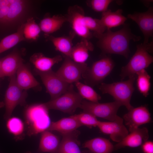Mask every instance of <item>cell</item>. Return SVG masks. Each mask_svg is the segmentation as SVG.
<instances>
[{
    "label": "cell",
    "mask_w": 153,
    "mask_h": 153,
    "mask_svg": "<svg viewBox=\"0 0 153 153\" xmlns=\"http://www.w3.org/2000/svg\"><path fill=\"white\" fill-rule=\"evenodd\" d=\"M62 60L60 55L50 58L45 56L41 53H35L30 58V61L34 66L35 69L41 71L45 72L52 70L55 64L58 63Z\"/></svg>",
    "instance_id": "obj_20"
},
{
    "label": "cell",
    "mask_w": 153,
    "mask_h": 153,
    "mask_svg": "<svg viewBox=\"0 0 153 153\" xmlns=\"http://www.w3.org/2000/svg\"><path fill=\"white\" fill-rule=\"evenodd\" d=\"M88 67L86 63H77L65 56L63 64L56 72L65 82L71 84L79 81Z\"/></svg>",
    "instance_id": "obj_11"
},
{
    "label": "cell",
    "mask_w": 153,
    "mask_h": 153,
    "mask_svg": "<svg viewBox=\"0 0 153 153\" xmlns=\"http://www.w3.org/2000/svg\"><path fill=\"white\" fill-rule=\"evenodd\" d=\"M78 134V132L76 130L62 134V138L57 153H82L77 140Z\"/></svg>",
    "instance_id": "obj_19"
},
{
    "label": "cell",
    "mask_w": 153,
    "mask_h": 153,
    "mask_svg": "<svg viewBox=\"0 0 153 153\" xmlns=\"http://www.w3.org/2000/svg\"><path fill=\"white\" fill-rule=\"evenodd\" d=\"M112 0H92L88 1V5L93 10L99 12H104L108 10Z\"/></svg>",
    "instance_id": "obj_35"
},
{
    "label": "cell",
    "mask_w": 153,
    "mask_h": 153,
    "mask_svg": "<svg viewBox=\"0 0 153 153\" xmlns=\"http://www.w3.org/2000/svg\"><path fill=\"white\" fill-rule=\"evenodd\" d=\"M98 38V46L103 53L120 55L128 58L130 41H138L141 37L133 34L129 25L124 24L121 29L115 32L107 29Z\"/></svg>",
    "instance_id": "obj_1"
},
{
    "label": "cell",
    "mask_w": 153,
    "mask_h": 153,
    "mask_svg": "<svg viewBox=\"0 0 153 153\" xmlns=\"http://www.w3.org/2000/svg\"><path fill=\"white\" fill-rule=\"evenodd\" d=\"M84 16L83 10L76 5L69 8L65 17L67 21L69 23L74 34L82 39L88 40L93 35L85 26L84 21Z\"/></svg>",
    "instance_id": "obj_12"
},
{
    "label": "cell",
    "mask_w": 153,
    "mask_h": 153,
    "mask_svg": "<svg viewBox=\"0 0 153 153\" xmlns=\"http://www.w3.org/2000/svg\"><path fill=\"white\" fill-rule=\"evenodd\" d=\"M122 106L120 103L116 101L100 103L83 99L79 108L83 110V112L111 121L120 117L117 115V112Z\"/></svg>",
    "instance_id": "obj_6"
},
{
    "label": "cell",
    "mask_w": 153,
    "mask_h": 153,
    "mask_svg": "<svg viewBox=\"0 0 153 153\" xmlns=\"http://www.w3.org/2000/svg\"><path fill=\"white\" fill-rule=\"evenodd\" d=\"M94 49V46L90 42L82 39L73 46L70 58L76 63H85L89 56V52L93 51Z\"/></svg>",
    "instance_id": "obj_22"
},
{
    "label": "cell",
    "mask_w": 153,
    "mask_h": 153,
    "mask_svg": "<svg viewBox=\"0 0 153 153\" xmlns=\"http://www.w3.org/2000/svg\"><path fill=\"white\" fill-rule=\"evenodd\" d=\"M58 137L50 131L41 133L39 150L43 152L57 153L60 144Z\"/></svg>",
    "instance_id": "obj_24"
},
{
    "label": "cell",
    "mask_w": 153,
    "mask_h": 153,
    "mask_svg": "<svg viewBox=\"0 0 153 153\" xmlns=\"http://www.w3.org/2000/svg\"><path fill=\"white\" fill-rule=\"evenodd\" d=\"M128 134L120 142L114 146V150L126 147L135 148L148 141L149 135L146 128H138L129 131Z\"/></svg>",
    "instance_id": "obj_16"
},
{
    "label": "cell",
    "mask_w": 153,
    "mask_h": 153,
    "mask_svg": "<svg viewBox=\"0 0 153 153\" xmlns=\"http://www.w3.org/2000/svg\"><path fill=\"white\" fill-rule=\"evenodd\" d=\"M84 21L86 27L90 31H93V35L97 38L105 32L107 29L100 19L85 15Z\"/></svg>",
    "instance_id": "obj_33"
},
{
    "label": "cell",
    "mask_w": 153,
    "mask_h": 153,
    "mask_svg": "<svg viewBox=\"0 0 153 153\" xmlns=\"http://www.w3.org/2000/svg\"><path fill=\"white\" fill-rule=\"evenodd\" d=\"M10 78L4 102L5 109L4 118L6 120L11 117L17 106L27 105L26 100L27 94L26 90L21 89L17 84L16 80V74L10 77Z\"/></svg>",
    "instance_id": "obj_8"
},
{
    "label": "cell",
    "mask_w": 153,
    "mask_h": 153,
    "mask_svg": "<svg viewBox=\"0 0 153 153\" xmlns=\"http://www.w3.org/2000/svg\"><path fill=\"white\" fill-rule=\"evenodd\" d=\"M128 17L138 25L144 36L143 43L148 42L149 38L153 34V8L151 7L144 12L129 14Z\"/></svg>",
    "instance_id": "obj_14"
},
{
    "label": "cell",
    "mask_w": 153,
    "mask_h": 153,
    "mask_svg": "<svg viewBox=\"0 0 153 153\" xmlns=\"http://www.w3.org/2000/svg\"><path fill=\"white\" fill-rule=\"evenodd\" d=\"M22 24L16 32L7 36L0 42V54L14 47L21 41H24Z\"/></svg>",
    "instance_id": "obj_29"
},
{
    "label": "cell",
    "mask_w": 153,
    "mask_h": 153,
    "mask_svg": "<svg viewBox=\"0 0 153 153\" xmlns=\"http://www.w3.org/2000/svg\"><path fill=\"white\" fill-rule=\"evenodd\" d=\"M41 31L39 25L33 18L28 19L24 24L23 33L25 39L35 40L39 37Z\"/></svg>",
    "instance_id": "obj_32"
},
{
    "label": "cell",
    "mask_w": 153,
    "mask_h": 153,
    "mask_svg": "<svg viewBox=\"0 0 153 153\" xmlns=\"http://www.w3.org/2000/svg\"><path fill=\"white\" fill-rule=\"evenodd\" d=\"M23 60L19 54L14 52L5 56L1 60L0 78L9 77L16 74Z\"/></svg>",
    "instance_id": "obj_17"
},
{
    "label": "cell",
    "mask_w": 153,
    "mask_h": 153,
    "mask_svg": "<svg viewBox=\"0 0 153 153\" xmlns=\"http://www.w3.org/2000/svg\"><path fill=\"white\" fill-rule=\"evenodd\" d=\"M123 122V119L120 117L114 121H100L97 127L102 133L109 135L112 140L118 143L129 133Z\"/></svg>",
    "instance_id": "obj_15"
},
{
    "label": "cell",
    "mask_w": 153,
    "mask_h": 153,
    "mask_svg": "<svg viewBox=\"0 0 153 153\" xmlns=\"http://www.w3.org/2000/svg\"><path fill=\"white\" fill-rule=\"evenodd\" d=\"M34 71L40 77L47 92L50 96L51 100L55 99L64 93L72 84L65 82L56 72L52 70L42 72L35 69Z\"/></svg>",
    "instance_id": "obj_10"
},
{
    "label": "cell",
    "mask_w": 153,
    "mask_h": 153,
    "mask_svg": "<svg viewBox=\"0 0 153 153\" xmlns=\"http://www.w3.org/2000/svg\"><path fill=\"white\" fill-rule=\"evenodd\" d=\"M74 36L73 34L68 36H50L48 39L52 42L56 50L63 54L65 56L70 58L73 47L72 40Z\"/></svg>",
    "instance_id": "obj_28"
},
{
    "label": "cell",
    "mask_w": 153,
    "mask_h": 153,
    "mask_svg": "<svg viewBox=\"0 0 153 153\" xmlns=\"http://www.w3.org/2000/svg\"><path fill=\"white\" fill-rule=\"evenodd\" d=\"M25 153H32L30 152H26Z\"/></svg>",
    "instance_id": "obj_38"
},
{
    "label": "cell",
    "mask_w": 153,
    "mask_h": 153,
    "mask_svg": "<svg viewBox=\"0 0 153 153\" xmlns=\"http://www.w3.org/2000/svg\"><path fill=\"white\" fill-rule=\"evenodd\" d=\"M6 126L8 132L12 135L16 141L23 139L26 133L24 122L20 118L13 116L6 120Z\"/></svg>",
    "instance_id": "obj_27"
},
{
    "label": "cell",
    "mask_w": 153,
    "mask_h": 153,
    "mask_svg": "<svg viewBox=\"0 0 153 153\" xmlns=\"http://www.w3.org/2000/svg\"><path fill=\"white\" fill-rule=\"evenodd\" d=\"M125 125L129 128V131L149 123L151 120L150 113L148 108L142 106L133 107L123 116Z\"/></svg>",
    "instance_id": "obj_13"
},
{
    "label": "cell",
    "mask_w": 153,
    "mask_h": 153,
    "mask_svg": "<svg viewBox=\"0 0 153 153\" xmlns=\"http://www.w3.org/2000/svg\"><path fill=\"white\" fill-rule=\"evenodd\" d=\"M5 106L4 102L0 101V109L3 108Z\"/></svg>",
    "instance_id": "obj_37"
},
{
    "label": "cell",
    "mask_w": 153,
    "mask_h": 153,
    "mask_svg": "<svg viewBox=\"0 0 153 153\" xmlns=\"http://www.w3.org/2000/svg\"><path fill=\"white\" fill-rule=\"evenodd\" d=\"M122 12L121 9H118L114 12L108 9L102 13L100 20L107 29L123 25L127 18L122 14Z\"/></svg>",
    "instance_id": "obj_26"
},
{
    "label": "cell",
    "mask_w": 153,
    "mask_h": 153,
    "mask_svg": "<svg viewBox=\"0 0 153 153\" xmlns=\"http://www.w3.org/2000/svg\"><path fill=\"white\" fill-rule=\"evenodd\" d=\"M128 80L110 84L102 83L99 89L103 94H107L112 96L115 100L125 106L129 111L133 107L130 104L131 97L135 88L134 84L136 75L128 77Z\"/></svg>",
    "instance_id": "obj_4"
},
{
    "label": "cell",
    "mask_w": 153,
    "mask_h": 153,
    "mask_svg": "<svg viewBox=\"0 0 153 153\" xmlns=\"http://www.w3.org/2000/svg\"><path fill=\"white\" fill-rule=\"evenodd\" d=\"M67 22L65 16L57 15L46 17L42 19L39 25L41 31L45 35H49L59 30Z\"/></svg>",
    "instance_id": "obj_23"
},
{
    "label": "cell",
    "mask_w": 153,
    "mask_h": 153,
    "mask_svg": "<svg viewBox=\"0 0 153 153\" xmlns=\"http://www.w3.org/2000/svg\"><path fill=\"white\" fill-rule=\"evenodd\" d=\"M136 75L138 90L144 96L147 97L150 88V76L145 69L137 73Z\"/></svg>",
    "instance_id": "obj_31"
},
{
    "label": "cell",
    "mask_w": 153,
    "mask_h": 153,
    "mask_svg": "<svg viewBox=\"0 0 153 153\" xmlns=\"http://www.w3.org/2000/svg\"><path fill=\"white\" fill-rule=\"evenodd\" d=\"M28 2L21 0H0V24L14 25L24 18L27 11Z\"/></svg>",
    "instance_id": "obj_5"
},
{
    "label": "cell",
    "mask_w": 153,
    "mask_h": 153,
    "mask_svg": "<svg viewBox=\"0 0 153 153\" xmlns=\"http://www.w3.org/2000/svg\"><path fill=\"white\" fill-rule=\"evenodd\" d=\"M136 50L126 65L121 69V80L136 75L137 72L147 68L153 62V57L149 53L153 52V42L137 45Z\"/></svg>",
    "instance_id": "obj_3"
},
{
    "label": "cell",
    "mask_w": 153,
    "mask_h": 153,
    "mask_svg": "<svg viewBox=\"0 0 153 153\" xmlns=\"http://www.w3.org/2000/svg\"><path fill=\"white\" fill-rule=\"evenodd\" d=\"M24 113L26 133L34 136L46 130L51 123L49 110L44 103L25 106Z\"/></svg>",
    "instance_id": "obj_2"
},
{
    "label": "cell",
    "mask_w": 153,
    "mask_h": 153,
    "mask_svg": "<svg viewBox=\"0 0 153 153\" xmlns=\"http://www.w3.org/2000/svg\"><path fill=\"white\" fill-rule=\"evenodd\" d=\"M93 153H112L114 146L108 139L97 137L88 140L83 145Z\"/></svg>",
    "instance_id": "obj_25"
},
{
    "label": "cell",
    "mask_w": 153,
    "mask_h": 153,
    "mask_svg": "<svg viewBox=\"0 0 153 153\" xmlns=\"http://www.w3.org/2000/svg\"><path fill=\"white\" fill-rule=\"evenodd\" d=\"M141 148L144 153H153V142L147 141L142 145Z\"/></svg>",
    "instance_id": "obj_36"
},
{
    "label": "cell",
    "mask_w": 153,
    "mask_h": 153,
    "mask_svg": "<svg viewBox=\"0 0 153 153\" xmlns=\"http://www.w3.org/2000/svg\"><path fill=\"white\" fill-rule=\"evenodd\" d=\"M82 126L75 118L71 116L62 118L56 122H51L46 130L56 131L63 134L76 131Z\"/></svg>",
    "instance_id": "obj_21"
},
{
    "label": "cell",
    "mask_w": 153,
    "mask_h": 153,
    "mask_svg": "<svg viewBox=\"0 0 153 153\" xmlns=\"http://www.w3.org/2000/svg\"><path fill=\"white\" fill-rule=\"evenodd\" d=\"M16 74V80L18 86L23 90L36 87L39 83L35 78L28 67L22 63Z\"/></svg>",
    "instance_id": "obj_18"
},
{
    "label": "cell",
    "mask_w": 153,
    "mask_h": 153,
    "mask_svg": "<svg viewBox=\"0 0 153 153\" xmlns=\"http://www.w3.org/2000/svg\"><path fill=\"white\" fill-rule=\"evenodd\" d=\"M112 59L106 56L94 62L89 67L83 77L85 82L94 86L101 83L110 73L114 66Z\"/></svg>",
    "instance_id": "obj_9"
},
{
    "label": "cell",
    "mask_w": 153,
    "mask_h": 153,
    "mask_svg": "<svg viewBox=\"0 0 153 153\" xmlns=\"http://www.w3.org/2000/svg\"><path fill=\"white\" fill-rule=\"evenodd\" d=\"M83 99L78 92L74 90L72 84L69 89L61 95L44 103L49 110H58L72 114L80 107Z\"/></svg>",
    "instance_id": "obj_7"
},
{
    "label": "cell",
    "mask_w": 153,
    "mask_h": 153,
    "mask_svg": "<svg viewBox=\"0 0 153 153\" xmlns=\"http://www.w3.org/2000/svg\"><path fill=\"white\" fill-rule=\"evenodd\" d=\"M0 63H1V60H0Z\"/></svg>",
    "instance_id": "obj_39"
},
{
    "label": "cell",
    "mask_w": 153,
    "mask_h": 153,
    "mask_svg": "<svg viewBox=\"0 0 153 153\" xmlns=\"http://www.w3.org/2000/svg\"><path fill=\"white\" fill-rule=\"evenodd\" d=\"M75 84L78 93L83 99L94 102H98L101 96L90 86L78 81Z\"/></svg>",
    "instance_id": "obj_30"
},
{
    "label": "cell",
    "mask_w": 153,
    "mask_h": 153,
    "mask_svg": "<svg viewBox=\"0 0 153 153\" xmlns=\"http://www.w3.org/2000/svg\"><path fill=\"white\" fill-rule=\"evenodd\" d=\"M75 118L82 126L90 128L97 127L100 121L96 117L88 113L83 112L71 116Z\"/></svg>",
    "instance_id": "obj_34"
}]
</instances>
